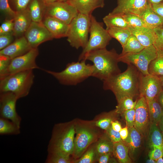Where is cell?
<instances>
[{
  "label": "cell",
  "instance_id": "6125c7cd",
  "mask_svg": "<svg viewBox=\"0 0 163 163\" xmlns=\"http://www.w3.org/2000/svg\"><path fill=\"white\" fill-rule=\"evenodd\" d=\"M69 0H60V1H66Z\"/></svg>",
  "mask_w": 163,
  "mask_h": 163
},
{
  "label": "cell",
  "instance_id": "9f6ffc18",
  "mask_svg": "<svg viewBox=\"0 0 163 163\" xmlns=\"http://www.w3.org/2000/svg\"><path fill=\"white\" fill-rule=\"evenodd\" d=\"M158 77H159L162 90L163 91V76Z\"/></svg>",
  "mask_w": 163,
  "mask_h": 163
},
{
  "label": "cell",
  "instance_id": "5bb4252c",
  "mask_svg": "<svg viewBox=\"0 0 163 163\" xmlns=\"http://www.w3.org/2000/svg\"><path fill=\"white\" fill-rule=\"evenodd\" d=\"M159 77L149 74H141L139 86V96L145 97L147 102L156 97L162 91Z\"/></svg>",
  "mask_w": 163,
  "mask_h": 163
},
{
  "label": "cell",
  "instance_id": "816d5d0a",
  "mask_svg": "<svg viewBox=\"0 0 163 163\" xmlns=\"http://www.w3.org/2000/svg\"><path fill=\"white\" fill-rule=\"evenodd\" d=\"M111 126L114 130L118 132H120L122 128L120 123L117 121H112Z\"/></svg>",
  "mask_w": 163,
  "mask_h": 163
},
{
  "label": "cell",
  "instance_id": "d590c367",
  "mask_svg": "<svg viewBox=\"0 0 163 163\" xmlns=\"http://www.w3.org/2000/svg\"><path fill=\"white\" fill-rule=\"evenodd\" d=\"M71 161L70 156L57 153H48L46 163H69Z\"/></svg>",
  "mask_w": 163,
  "mask_h": 163
},
{
  "label": "cell",
  "instance_id": "ffe728a7",
  "mask_svg": "<svg viewBox=\"0 0 163 163\" xmlns=\"http://www.w3.org/2000/svg\"><path fill=\"white\" fill-rule=\"evenodd\" d=\"M104 0H69L66 2L73 6L78 13L91 15L96 9L103 8Z\"/></svg>",
  "mask_w": 163,
  "mask_h": 163
},
{
  "label": "cell",
  "instance_id": "cb8c5ba5",
  "mask_svg": "<svg viewBox=\"0 0 163 163\" xmlns=\"http://www.w3.org/2000/svg\"><path fill=\"white\" fill-rule=\"evenodd\" d=\"M113 152L119 162H132V160L129 155L128 147L124 141L121 140L113 143Z\"/></svg>",
  "mask_w": 163,
  "mask_h": 163
},
{
  "label": "cell",
  "instance_id": "4fadbf2b",
  "mask_svg": "<svg viewBox=\"0 0 163 163\" xmlns=\"http://www.w3.org/2000/svg\"><path fill=\"white\" fill-rule=\"evenodd\" d=\"M24 35L32 48H37L41 44L54 38L42 21H32Z\"/></svg>",
  "mask_w": 163,
  "mask_h": 163
},
{
  "label": "cell",
  "instance_id": "8992f818",
  "mask_svg": "<svg viewBox=\"0 0 163 163\" xmlns=\"http://www.w3.org/2000/svg\"><path fill=\"white\" fill-rule=\"evenodd\" d=\"M91 15L78 13L69 24L66 37L72 47L77 49L80 47L83 49L86 45L89 39Z\"/></svg>",
  "mask_w": 163,
  "mask_h": 163
},
{
  "label": "cell",
  "instance_id": "4dcf8cb0",
  "mask_svg": "<svg viewBox=\"0 0 163 163\" xmlns=\"http://www.w3.org/2000/svg\"><path fill=\"white\" fill-rule=\"evenodd\" d=\"M122 47V50L120 54H123L138 52L145 47L141 44L134 36L132 34Z\"/></svg>",
  "mask_w": 163,
  "mask_h": 163
},
{
  "label": "cell",
  "instance_id": "f546056e",
  "mask_svg": "<svg viewBox=\"0 0 163 163\" xmlns=\"http://www.w3.org/2000/svg\"><path fill=\"white\" fill-rule=\"evenodd\" d=\"M20 127L11 121L0 118V134L1 135H17L20 133Z\"/></svg>",
  "mask_w": 163,
  "mask_h": 163
},
{
  "label": "cell",
  "instance_id": "be15d7a7",
  "mask_svg": "<svg viewBox=\"0 0 163 163\" xmlns=\"http://www.w3.org/2000/svg\"><path fill=\"white\" fill-rule=\"evenodd\" d=\"M60 0H59V1H60Z\"/></svg>",
  "mask_w": 163,
  "mask_h": 163
},
{
  "label": "cell",
  "instance_id": "7dc6e473",
  "mask_svg": "<svg viewBox=\"0 0 163 163\" xmlns=\"http://www.w3.org/2000/svg\"><path fill=\"white\" fill-rule=\"evenodd\" d=\"M30 0H14L16 11L26 9Z\"/></svg>",
  "mask_w": 163,
  "mask_h": 163
},
{
  "label": "cell",
  "instance_id": "f907efd6",
  "mask_svg": "<svg viewBox=\"0 0 163 163\" xmlns=\"http://www.w3.org/2000/svg\"><path fill=\"white\" fill-rule=\"evenodd\" d=\"M121 138L122 140H125L128 135L129 130L128 127L126 126L122 128L119 132Z\"/></svg>",
  "mask_w": 163,
  "mask_h": 163
},
{
  "label": "cell",
  "instance_id": "74e56055",
  "mask_svg": "<svg viewBox=\"0 0 163 163\" xmlns=\"http://www.w3.org/2000/svg\"><path fill=\"white\" fill-rule=\"evenodd\" d=\"M96 159V154L94 147L89 149L77 160L75 161L77 163H91Z\"/></svg>",
  "mask_w": 163,
  "mask_h": 163
},
{
  "label": "cell",
  "instance_id": "9a60e30c",
  "mask_svg": "<svg viewBox=\"0 0 163 163\" xmlns=\"http://www.w3.org/2000/svg\"><path fill=\"white\" fill-rule=\"evenodd\" d=\"M134 109L135 115L134 127L142 135L145 136L150 121L147 103L144 97L139 96Z\"/></svg>",
  "mask_w": 163,
  "mask_h": 163
},
{
  "label": "cell",
  "instance_id": "83f0119b",
  "mask_svg": "<svg viewBox=\"0 0 163 163\" xmlns=\"http://www.w3.org/2000/svg\"><path fill=\"white\" fill-rule=\"evenodd\" d=\"M106 28L112 27L129 28V27L121 15L113 14L109 13L103 19Z\"/></svg>",
  "mask_w": 163,
  "mask_h": 163
},
{
  "label": "cell",
  "instance_id": "52a82bcc",
  "mask_svg": "<svg viewBox=\"0 0 163 163\" xmlns=\"http://www.w3.org/2000/svg\"><path fill=\"white\" fill-rule=\"evenodd\" d=\"M90 18V37L79 57V61L83 60L85 56L91 51L106 48L112 38L102 24L97 21L92 14Z\"/></svg>",
  "mask_w": 163,
  "mask_h": 163
},
{
  "label": "cell",
  "instance_id": "30bf717a",
  "mask_svg": "<svg viewBox=\"0 0 163 163\" xmlns=\"http://www.w3.org/2000/svg\"><path fill=\"white\" fill-rule=\"evenodd\" d=\"M46 16L60 20L69 24L78 14L76 9L66 1H57L46 4Z\"/></svg>",
  "mask_w": 163,
  "mask_h": 163
},
{
  "label": "cell",
  "instance_id": "b9f144b4",
  "mask_svg": "<svg viewBox=\"0 0 163 163\" xmlns=\"http://www.w3.org/2000/svg\"><path fill=\"white\" fill-rule=\"evenodd\" d=\"M0 9L2 12L14 18L16 11H13L10 7L8 0H0Z\"/></svg>",
  "mask_w": 163,
  "mask_h": 163
},
{
  "label": "cell",
  "instance_id": "f1b7e54d",
  "mask_svg": "<svg viewBox=\"0 0 163 163\" xmlns=\"http://www.w3.org/2000/svg\"><path fill=\"white\" fill-rule=\"evenodd\" d=\"M157 51V57L150 63L148 72L149 74L160 76H163V53Z\"/></svg>",
  "mask_w": 163,
  "mask_h": 163
},
{
  "label": "cell",
  "instance_id": "44dd1931",
  "mask_svg": "<svg viewBox=\"0 0 163 163\" xmlns=\"http://www.w3.org/2000/svg\"><path fill=\"white\" fill-rule=\"evenodd\" d=\"M132 34L134 36L144 47L153 45L155 38L153 29L147 27L129 29Z\"/></svg>",
  "mask_w": 163,
  "mask_h": 163
},
{
  "label": "cell",
  "instance_id": "db71d44e",
  "mask_svg": "<svg viewBox=\"0 0 163 163\" xmlns=\"http://www.w3.org/2000/svg\"><path fill=\"white\" fill-rule=\"evenodd\" d=\"M163 0H148L149 2L151 4H153L159 3Z\"/></svg>",
  "mask_w": 163,
  "mask_h": 163
},
{
  "label": "cell",
  "instance_id": "8fae6325",
  "mask_svg": "<svg viewBox=\"0 0 163 163\" xmlns=\"http://www.w3.org/2000/svg\"><path fill=\"white\" fill-rule=\"evenodd\" d=\"M38 54L37 48H32L25 54L11 59L5 76L21 71L40 69L35 61Z\"/></svg>",
  "mask_w": 163,
  "mask_h": 163
},
{
  "label": "cell",
  "instance_id": "d6a6232c",
  "mask_svg": "<svg viewBox=\"0 0 163 163\" xmlns=\"http://www.w3.org/2000/svg\"><path fill=\"white\" fill-rule=\"evenodd\" d=\"M133 98L130 97H123L117 101L115 113L122 114L124 111L134 108L137 100L134 101Z\"/></svg>",
  "mask_w": 163,
  "mask_h": 163
},
{
  "label": "cell",
  "instance_id": "f6af8a7d",
  "mask_svg": "<svg viewBox=\"0 0 163 163\" xmlns=\"http://www.w3.org/2000/svg\"><path fill=\"white\" fill-rule=\"evenodd\" d=\"M106 130L108 137L113 143L122 140L119 132L114 130L111 126Z\"/></svg>",
  "mask_w": 163,
  "mask_h": 163
},
{
  "label": "cell",
  "instance_id": "c3c4849f",
  "mask_svg": "<svg viewBox=\"0 0 163 163\" xmlns=\"http://www.w3.org/2000/svg\"><path fill=\"white\" fill-rule=\"evenodd\" d=\"M154 11L163 18V1L156 4H151Z\"/></svg>",
  "mask_w": 163,
  "mask_h": 163
},
{
  "label": "cell",
  "instance_id": "7c38bea8",
  "mask_svg": "<svg viewBox=\"0 0 163 163\" xmlns=\"http://www.w3.org/2000/svg\"><path fill=\"white\" fill-rule=\"evenodd\" d=\"M18 97L10 92L0 93V117L10 120L20 127L21 119L16 110Z\"/></svg>",
  "mask_w": 163,
  "mask_h": 163
},
{
  "label": "cell",
  "instance_id": "603a6c76",
  "mask_svg": "<svg viewBox=\"0 0 163 163\" xmlns=\"http://www.w3.org/2000/svg\"><path fill=\"white\" fill-rule=\"evenodd\" d=\"M140 16L147 27L154 29L163 26V18L154 11L149 3Z\"/></svg>",
  "mask_w": 163,
  "mask_h": 163
},
{
  "label": "cell",
  "instance_id": "3957f363",
  "mask_svg": "<svg viewBox=\"0 0 163 163\" xmlns=\"http://www.w3.org/2000/svg\"><path fill=\"white\" fill-rule=\"evenodd\" d=\"M75 133V126L73 124L56 125L47 146L48 153H57L68 156L72 155Z\"/></svg>",
  "mask_w": 163,
  "mask_h": 163
},
{
  "label": "cell",
  "instance_id": "7402d4cb",
  "mask_svg": "<svg viewBox=\"0 0 163 163\" xmlns=\"http://www.w3.org/2000/svg\"><path fill=\"white\" fill-rule=\"evenodd\" d=\"M128 137L123 141L128 147L129 156L133 158L141 146L142 135L134 126L128 128Z\"/></svg>",
  "mask_w": 163,
  "mask_h": 163
},
{
  "label": "cell",
  "instance_id": "5b68a950",
  "mask_svg": "<svg viewBox=\"0 0 163 163\" xmlns=\"http://www.w3.org/2000/svg\"><path fill=\"white\" fill-rule=\"evenodd\" d=\"M34 76L32 70L20 72L0 78V93L10 92L18 98L29 94Z\"/></svg>",
  "mask_w": 163,
  "mask_h": 163
},
{
  "label": "cell",
  "instance_id": "e575fe53",
  "mask_svg": "<svg viewBox=\"0 0 163 163\" xmlns=\"http://www.w3.org/2000/svg\"><path fill=\"white\" fill-rule=\"evenodd\" d=\"M28 9L32 21L36 22L42 21L41 8L38 0H33Z\"/></svg>",
  "mask_w": 163,
  "mask_h": 163
},
{
  "label": "cell",
  "instance_id": "2e32d148",
  "mask_svg": "<svg viewBox=\"0 0 163 163\" xmlns=\"http://www.w3.org/2000/svg\"><path fill=\"white\" fill-rule=\"evenodd\" d=\"M117 5L110 13L113 14L126 13L140 16L147 7L148 0H117Z\"/></svg>",
  "mask_w": 163,
  "mask_h": 163
},
{
  "label": "cell",
  "instance_id": "e0dca14e",
  "mask_svg": "<svg viewBox=\"0 0 163 163\" xmlns=\"http://www.w3.org/2000/svg\"><path fill=\"white\" fill-rule=\"evenodd\" d=\"M32 49L25 37L23 36L0 50V55L7 56L12 59L25 54Z\"/></svg>",
  "mask_w": 163,
  "mask_h": 163
},
{
  "label": "cell",
  "instance_id": "1f68e13d",
  "mask_svg": "<svg viewBox=\"0 0 163 163\" xmlns=\"http://www.w3.org/2000/svg\"><path fill=\"white\" fill-rule=\"evenodd\" d=\"M113 143L109 138L100 139L94 147L96 158L102 154L113 152Z\"/></svg>",
  "mask_w": 163,
  "mask_h": 163
},
{
  "label": "cell",
  "instance_id": "680465c9",
  "mask_svg": "<svg viewBox=\"0 0 163 163\" xmlns=\"http://www.w3.org/2000/svg\"><path fill=\"white\" fill-rule=\"evenodd\" d=\"M156 161V163H163V157L159 158Z\"/></svg>",
  "mask_w": 163,
  "mask_h": 163
},
{
  "label": "cell",
  "instance_id": "ac0fdd59",
  "mask_svg": "<svg viewBox=\"0 0 163 163\" xmlns=\"http://www.w3.org/2000/svg\"><path fill=\"white\" fill-rule=\"evenodd\" d=\"M43 22L54 38L67 37L69 24L55 18L46 16Z\"/></svg>",
  "mask_w": 163,
  "mask_h": 163
},
{
  "label": "cell",
  "instance_id": "ee69618b",
  "mask_svg": "<svg viewBox=\"0 0 163 163\" xmlns=\"http://www.w3.org/2000/svg\"><path fill=\"white\" fill-rule=\"evenodd\" d=\"M14 18L5 21L0 27V34L13 31Z\"/></svg>",
  "mask_w": 163,
  "mask_h": 163
},
{
  "label": "cell",
  "instance_id": "91938a15",
  "mask_svg": "<svg viewBox=\"0 0 163 163\" xmlns=\"http://www.w3.org/2000/svg\"><path fill=\"white\" fill-rule=\"evenodd\" d=\"M159 128L161 131L163 135V125L160 123L158 124Z\"/></svg>",
  "mask_w": 163,
  "mask_h": 163
},
{
  "label": "cell",
  "instance_id": "836d02e7",
  "mask_svg": "<svg viewBox=\"0 0 163 163\" xmlns=\"http://www.w3.org/2000/svg\"><path fill=\"white\" fill-rule=\"evenodd\" d=\"M129 25V28L147 27L142 18L134 14L126 13L121 15Z\"/></svg>",
  "mask_w": 163,
  "mask_h": 163
},
{
  "label": "cell",
  "instance_id": "6f0895ef",
  "mask_svg": "<svg viewBox=\"0 0 163 163\" xmlns=\"http://www.w3.org/2000/svg\"><path fill=\"white\" fill-rule=\"evenodd\" d=\"M147 163H156V161L154 159L149 158L146 161Z\"/></svg>",
  "mask_w": 163,
  "mask_h": 163
},
{
  "label": "cell",
  "instance_id": "f5cc1de1",
  "mask_svg": "<svg viewBox=\"0 0 163 163\" xmlns=\"http://www.w3.org/2000/svg\"><path fill=\"white\" fill-rule=\"evenodd\" d=\"M157 100L163 110V91L162 90L156 97Z\"/></svg>",
  "mask_w": 163,
  "mask_h": 163
},
{
  "label": "cell",
  "instance_id": "60d3db41",
  "mask_svg": "<svg viewBox=\"0 0 163 163\" xmlns=\"http://www.w3.org/2000/svg\"><path fill=\"white\" fill-rule=\"evenodd\" d=\"M122 114L125 118L126 126L128 128L134 126L135 120V112L134 108L124 111Z\"/></svg>",
  "mask_w": 163,
  "mask_h": 163
},
{
  "label": "cell",
  "instance_id": "7bdbcfd3",
  "mask_svg": "<svg viewBox=\"0 0 163 163\" xmlns=\"http://www.w3.org/2000/svg\"><path fill=\"white\" fill-rule=\"evenodd\" d=\"M148 156L149 158L155 161L159 158L163 157V148L159 147H153L151 148Z\"/></svg>",
  "mask_w": 163,
  "mask_h": 163
},
{
  "label": "cell",
  "instance_id": "9c48e42d",
  "mask_svg": "<svg viewBox=\"0 0 163 163\" xmlns=\"http://www.w3.org/2000/svg\"><path fill=\"white\" fill-rule=\"evenodd\" d=\"M76 135L74 139V149L72 155L75 158H80L88 147L96 139L97 133L91 126L85 124L75 126Z\"/></svg>",
  "mask_w": 163,
  "mask_h": 163
},
{
  "label": "cell",
  "instance_id": "d4e9b609",
  "mask_svg": "<svg viewBox=\"0 0 163 163\" xmlns=\"http://www.w3.org/2000/svg\"><path fill=\"white\" fill-rule=\"evenodd\" d=\"M148 133L149 141L151 148L153 147L163 148V135L158 125L150 123Z\"/></svg>",
  "mask_w": 163,
  "mask_h": 163
},
{
  "label": "cell",
  "instance_id": "6da1fadb",
  "mask_svg": "<svg viewBox=\"0 0 163 163\" xmlns=\"http://www.w3.org/2000/svg\"><path fill=\"white\" fill-rule=\"evenodd\" d=\"M123 72L103 81V88L111 91L117 101L125 97L133 98L139 95V86L141 73L133 65L128 64Z\"/></svg>",
  "mask_w": 163,
  "mask_h": 163
},
{
  "label": "cell",
  "instance_id": "d6986e66",
  "mask_svg": "<svg viewBox=\"0 0 163 163\" xmlns=\"http://www.w3.org/2000/svg\"><path fill=\"white\" fill-rule=\"evenodd\" d=\"M14 18L13 32L14 36H19L24 34L32 20L28 9L16 11Z\"/></svg>",
  "mask_w": 163,
  "mask_h": 163
},
{
  "label": "cell",
  "instance_id": "681fc988",
  "mask_svg": "<svg viewBox=\"0 0 163 163\" xmlns=\"http://www.w3.org/2000/svg\"><path fill=\"white\" fill-rule=\"evenodd\" d=\"M110 153H108L102 154L100 155L97 158L99 163H108L110 159Z\"/></svg>",
  "mask_w": 163,
  "mask_h": 163
},
{
  "label": "cell",
  "instance_id": "ba28073f",
  "mask_svg": "<svg viewBox=\"0 0 163 163\" xmlns=\"http://www.w3.org/2000/svg\"><path fill=\"white\" fill-rule=\"evenodd\" d=\"M157 56V51L153 45L145 47L135 53L119 54V62L134 66L143 75L149 74L148 67L150 62Z\"/></svg>",
  "mask_w": 163,
  "mask_h": 163
},
{
  "label": "cell",
  "instance_id": "ab89813d",
  "mask_svg": "<svg viewBox=\"0 0 163 163\" xmlns=\"http://www.w3.org/2000/svg\"><path fill=\"white\" fill-rule=\"evenodd\" d=\"M13 31L0 34V50L5 48L12 42Z\"/></svg>",
  "mask_w": 163,
  "mask_h": 163
},
{
  "label": "cell",
  "instance_id": "4316f807",
  "mask_svg": "<svg viewBox=\"0 0 163 163\" xmlns=\"http://www.w3.org/2000/svg\"><path fill=\"white\" fill-rule=\"evenodd\" d=\"M112 38L117 40L122 47L125 44L129 37L132 34L128 28L112 27L106 28Z\"/></svg>",
  "mask_w": 163,
  "mask_h": 163
},
{
  "label": "cell",
  "instance_id": "f35d334b",
  "mask_svg": "<svg viewBox=\"0 0 163 163\" xmlns=\"http://www.w3.org/2000/svg\"><path fill=\"white\" fill-rule=\"evenodd\" d=\"M11 59L7 56L0 55V78L6 75Z\"/></svg>",
  "mask_w": 163,
  "mask_h": 163
},
{
  "label": "cell",
  "instance_id": "94428289",
  "mask_svg": "<svg viewBox=\"0 0 163 163\" xmlns=\"http://www.w3.org/2000/svg\"><path fill=\"white\" fill-rule=\"evenodd\" d=\"M160 122L163 125V115L162 117Z\"/></svg>",
  "mask_w": 163,
  "mask_h": 163
},
{
  "label": "cell",
  "instance_id": "277c9868",
  "mask_svg": "<svg viewBox=\"0 0 163 163\" xmlns=\"http://www.w3.org/2000/svg\"><path fill=\"white\" fill-rule=\"evenodd\" d=\"M86 61L83 60L69 63L65 69L60 72L43 70L52 75L61 84L76 85L92 76L93 65L87 64Z\"/></svg>",
  "mask_w": 163,
  "mask_h": 163
},
{
  "label": "cell",
  "instance_id": "8d00e7d4",
  "mask_svg": "<svg viewBox=\"0 0 163 163\" xmlns=\"http://www.w3.org/2000/svg\"><path fill=\"white\" fill-rule=\"evenodd\" d=\"M155 38L153 45L157 50L163 53V26L153 29Z\"/></svg>",
  "mask_w": 163,
  "mask_h": 163
},
{
  "label": "cell",
  "instance_id": "bcb514c9",
  "mask_svg": "<svg viewBox=\"0 0 163 163\" xmlns=\"http://www.w3.org/2000/svg\"><path fill=\"white\" fill-rule=\"evenodd\" d=\"M112 121L111 118L105 117L97 120L95 122V125L102 129L107 130L111 126Z\"/></svg>",
  "mask_w": 163,
  "mask_h": 163
},
{
  "label": "cell",
  "instance_id": "11a10c76",
  "mask_svg": "<svg viewBox=\"0 0 163 163\" xmlns=\"http://www.w3.org/2000/svg\"><path fill=\"white\" fill-rule=\"evenodd\" d=\"M44 3L46 4H48L52 3L59 0H42Z\"/></svg>",
  "mask_w": 163,
  "mask_h": 163
},
{
  "label": "cell",
  "instance_id": "484cf974",
  "mask_svg": "<svg viewBox=\"0 0 163 163\" xmlns=\"http://www.w3.org/2000/svg\"><path fill=\"white\" fill-rule=\"evenodd\" d=\"M150 123L158 125L163 115V109L159 103L156 97L147 102Z\"/></svg>",
  "mask_w": 163,
  "mask_h": 163
},
{
  "label": "cell",
  "instance_id": "7a4b0ae2",
  "mask_svg": "<svg viewBox=\"0 0 163 163\" xmlns=\"http://www.w3.org/2000/svg\"><path fill=\"white\" fill-rule=\"evenodd\" d=\"M119 56L114 49L108 50L105 48L91 51L83 60L93 63L94 69L92 76L103 81L121 72L118 65Z\"/></svg>",
  "mask_w": 163,
  "mask_h": 163
}]
</instances>
